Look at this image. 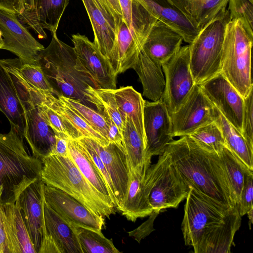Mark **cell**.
I'll use <instances>...</instances> for the list:
<instances>
[{
	"label": "cell",
	"instance_id": "7402d4cb",
	"mask_svg": "<svg viewBox=\"0 0 253 253\" xmlns=\"http://www.w3.org/2000/svg\"><path fill=\"white\" fill-rule=\"evenodd\" d=\"M44 103L62 119L70 139L87 137L102 146L109 143L64 101L48 92L44 91Z\"/></svg>",
	"mask_w": 253,
	"mask_h": 253
},
{
	"label": "cell",
	"instance_id": "f5cc1de1",
	"mask_svg": "<svg viewBox=\"0 0 253 253\" xmlns=\"http://www.w3.org/2000/svg\"><path fill=\"white\" fill-rule=\"evenodd\" d=\"M248 216L249 219V225L251 229V224L253 223V207L252 208L247 212Z\"/></svg>",
	"mask_w": 253,
	"mask_h": 253
},
{
	"label": "cell",
	"instance_id": "816d5d0a",
	"mask_svg": "<svg viewBox=\"0 0 253 253\" xmlns=\"http://www.w3.org/2000/svg\"><path fill=\"white\" fill-rule=\"evenodd\" d=\"M0 253H7L5 234L0 208Z\"/></svg>",
	"mask_w": 253,
	"mask_h": 253
},
{
	"label": "cell",
	"instance_id": "ba28073f",
	"mask_svg": "<svg viewBox=\"0 0 253 253\" xmlns=\"http://www.w3.org/2000/svg\"><path fill=\"white\" fill-rule=\"evenodd\" d=\"M0 64L10 75L23 109L26 124L24 137L32 150V155L42 161L46 157L53 155L56 137L54 131L39 112L37 88L14 70Z\"/></svg>",
	"mask_w": 253,
	"mask_h": 253
},
{
	"label": "cell",
	"instance_id": "b9f144b4",
	"mask_svg": "<svg viewBox=\"0 0 253 253\" xmlns=\"http://www.w3.org/2000/svg\"><path fill=\"white\" fill-rule=\"evenodd\" d=\"M228 5L229 20H240L253 34V0H229Z\"/></svg>",
	"mask_w": 253,
	"mask_h": 253
},
{
	"label": "cell",
	"instance_id": "30bf717a",
	"mask_svg": "<svg viewBox=\"0 0 253 253\" xmlns=\"http://www.w3.org/2000/svg\"><path fill=\"white\" fill-rule=\"evenodd\" d=\"M162 67L165 85L161 99L170 115L179 108L196 84L190 67L189 44L181 46Z\"/></svg>",
	"mask_w": 253,
	"mask_h": 253
},
{
	"label": "cell",
	"instance_id": "2e32d148",
	"mask_svg": "<svg viewBox=\"0 0 253 253\" xmlns=\"http://www.w3.org/2000/svg\"><path fill=\"white\" fill-rule=\"evenodd\" d=\"M143 123L147 154L151 157L161 155L173 140L170 115L161 99L145 100Z\"/></svg>",
	"mask_w": 253,
	"mask_h": 253
},
{
	"label": "cell",
	"instance_id": "e575fe53",
	"mask_svg": "<svg viewBox=\"0 0 253 253\" xmlns=\"http://www.w3.org/2000/svg\"><path fill=\"white\" fill-rule=\"evenodd\" d=\"M214 122L222 132L226 146L245 166L253 171V148L242 133L226 120L218 109Z\"/></svg>",
	"mask_w": 253,
	"mask_h": 253
},
{
	"label": "cell",
	"instance_id": "4316f807",
	"mask_svg": "<svg viewBox=\"0 0 253 253\" xmlns=\"http://www.w3.org/2000/svg\"><path fill=\"white\" fill-rule=\"evenodd\" d=\"M123 20L128 27L139 47L143 45L153 26L158 20L136 0H119Z\"/></svg>",
	"mask_w": 253,
	"mask_h": 253
},
{
	"label": "cell",
	"instance_id": "9c48e42d",
	"mask_svg": "<svg viewBox=\"0 0 253 253\" xmlns=\"http://www.w3.org/2000/svg\"><path fill=\"white\" fill-rule=\"evenodd\" d=\"M149 189V202L159 212L176 208L186 199L190 187L184 181L165 149L156 163L151 165L145 176Z\"/></svg>",
	"mask_w": 253,
	"mask_h": 253
},
{
	"label": "cell",
	"instance_id": "7dc6e473",
	"mask_svg": "<svg viewBox=\"0 0 253 253\" xmlns=\"http://www.w3.org/2000/svg\"><path fill=\"white\" fill-rule=\"evenodd\" d=\"M159 213L160 212L158 211H153L146 221L135 229L128 232L129 236L140 243L143 239L155 230L153 227L154 222Z\"/></svg>",
	"mask_w": 253,
	"mask_h": 253
},
{
	"label": "cell",
	"instance_id": "7c38bea8",
	"mask_svg": "<svg viewBox=\"0 0 253 253\" xmlns=\"http://www.w3.org/2000/svg\"><path fill=\"white\" fill-rule=\"evenodd\" d=\"M0 32L3 42L1 49L11 52L25 63L37 64L39 53L44 47L32 36L15 13L0 9Z\"/></svg>",
	"mask_w": 253,
	"mask_h": 253
},
{
	"label": "cell",
	"instance_id": "277c9868",
	"mask_svg": "<svg viewBox=\"0 0 253 253\" xmlns=\"http://www.w3.org/2000/svg\"><path fill=\"white\" fill-rule=\"evenodd\" d=\"M19 130L0 133V203H15L29 184L41 178L42 161L30 155Z\"/></svg>",
	"mask_w": 253,
	"mask_h": 253
},
{
	"label": "cell",
	"instance_id": "db71d44e",
	"mask_svg": "<svg viewBox=\"0 0 253 253\" xmlns=\"http://www.w3.org/2000/svg\"><path fill=\"white\" fill-rule=\"evenodd\" d=\"M3 42L1 34L0 32V49H1V48L3 46Z\"/></svg>",
	"mask_w": 253,
	"mask_h": 253
},
{
	"label": "cell",
	"instance_id": "9a60e30c",
	"mask_svg": "<svg viewBox=\"0 0 253 253\" xmlns=\"http://www.w3.org/2000/svg\"><path fill=\"white\" fill-rule=\"evenodd\" d=\"M43 194L45 202L69 223L97 231L104 226V217L94 214L63 191L44 183Z\"/></svg>",
	"mask_w": 253,
	"mask_h": 253
},
{
	"label": "cell",
	"instance_id": "4dcf8cb0",
	"mask_svg": "<svg viewBox=\"0 0 253 253\" xmlns=\"http://www.w3.org/2000/svg\"><path fill=\"white\" fill-rule=\"evenodd\" d=\"M132 69L142 84L143 95L152 101L161 99L165 85L162 66L150 59L141 49Z\"/></svg>",
	"mask_w": 253,
	"mask_h": 253
},
{
	"label": "cell",
	"instance_id": "f907efd6",
	"mask_svg": "<svg viewBox=\"0 0 253 253\" xmlns=\"http://www.w3.org/2000/svg\"><path fill=\"white\" fill-rule=\"evenodd\" d=\"M55 137L56 144L53 155L65 157H68L69 155L68 143L69 139L60 136L55 135Z\"/></svg>",
	"mask_w": 253,
	"mask_h": 253
},
{
	"label": "cell",
	"instance_id": "74e56055",
	"mask_svg": "<svg viewBox=\"0 0 253 253\" xmlns=\"http://www.w3.org/2000/svg\"><path fill=\"white\" fill-rule=\"evenodd\" d=\"M218 155L223 164L237 205L239 203L246 172L251 170L245 166L226 146L223 148Z\"/></svg>",
	"mask_w": 253,
	"mask_h": 253
},
{
	"label": "cell",
	"instance_id": "d4e9b609",
	"mask_svg": "<svg viewBox=\"0 0 253 253\" xmlns=\"http://www.w3.org/2000/svg\"><path fill=\"white\" fill-rule=\"evenodd\" d=\"M91 23L94 34L93 43L108 61L115 46L118 28L115 21L106 16L94 0H82Z\"/></svg>",
	"mask_w": 253,
	"mask_h": 253
},
{
	"label": "cell",
	"instance_id": "f546056e",
	"mask_svg": "<svg viewBox=\"0 0 253 253\" xmlns=\"http://www.w3.org/2000/svg\"><path fill=\"white\" fill-rule=\"evenodd\" d=\"M68 148L70 157L87 181L113 203L105 179L84 146L77 140L69 139Z\"/></svg>",
	"mask_w": 253,
	"mask_h": 253
},
{
	"label": "cell",
	"instance_id": "cb8c5ba5",
	"mask_svg": "<svg viewBox=\"0 0 253 253\" xmlns=\"http://www.w3.org/2000/svg\"><path fill=\"white\" fill-rule=\"evenodd\" d=\"M145 174L129 170V184L120 211L132 222L149 216L153 211L149 202V189Z\"/></svg>",
	"mask_w": 253,
	"mask_h": 253
},
{
	"label": "cell",
	"instance_id": "52a82bcc",
	"mask_svg": "<svg viewBox=\"0 0 253 253\" xmlns=\"http://www.w3.org/2000/svg\"><path fill=\"white\" fill-rule=\"evenodd\" d=\"M229 21L228 10L202 28L189 44L190 67L197 84L220 74L225 29Z\"/></svg>",
	"mask_w": 253,
	"mask_h": 253
},
{
	"label": "cell",
	"instance_id": "c3c4849f",
	"mask_svg": "<svg viewBox=\"0 0 253 253\" xmlns=\"http://www.w3.org/2000/svg\"><path fill=\"white\" fill-rule=\"evenodd\" d=\"M97 111L103 116L108 127V137L109 143H114L120 147L125 148L122 132L116 126L108 113L103 109Z\"/></svg>",
	"mask_w": 253,
	"mask_h": 253
},
{
	"label": "cell",
	"instance_id": "8d00e7d4",
	"mask_svg": "<svg viewBox=\"0 0 253 253\" xmlns=\"http://www.w3.org/2000/svg\"><path fill=\"white\" fill-rule=\"evenodd\" d=\"M85 96L94 109L106 111L122 132L126 120L118 109L112 89L95 88L89 85L85 90Z\"/></svg>",
	"mask_w": 253,
	"mask_h": 253
},
{
	"label": "cell",
	"instance_id": "f1b7e54d",
	"mask_svg": "<svg viewBox=\"0 0 253 253\" xmlns=\"http://www.w3.org/2000/svg\"><path fill=\"white\" fill-rule=\"evenodd\" d=\"M141 50L128 27L122 20L119 24L116 43L109 60L114 73L117 76L132 68Z\"/></svg>",
	"mask_w": 253,
	"mask_h": 253
},
{
	"label": "cell",
	"instance_id": "5bb4252c",
	"mask_svg": "<svg viewBox=\"0 0 253 253\" xmlns=\"http://www.w3.org/2000/svg\"><path fill=\"white\" fill-rule=\"evenodd\" d=\"M43 185L41 178L36 180L20 193L15 201L37 253L46 234Z\"/></svg>",
	"mask_w": 253,
	"mask_h": 253
},
{
	"label": "cell",
	"instance_id": "ab89813d",
	"mask_svg": "<svg viewBox=\"0 0 253 253\" xmlns=\"http://www.w3.org/2000/svg\"><path fill=\"white\" fill-rule=\"evenodd\" d=\"M187 136L210 152L219 154L226 146L222 132L214 121L199 127Z\"/></svg>",
	"mask_w": 253,
	"mask_h": 253
},
{
	"label": "cell",
	"instance_id": "8fae6325",
	"mask_svg": "<svg viewBox=\"0 0 253 253\" xmlns=\"http://www.w3.org/2000/svg\"><path fill=\"white\" fill-rule=\"evenodd\" d=\"M217 108L196 84L179 108L170 115L173 137L187 136L214 121Z\"/></svg>",
	"mask_w": 253,
	"mask_h": 253
},
{
	"label": "cell",
	"instance_id": "5b68a950",
	"mask_svg": "<svg viewBox=\"0 0 253 253\" xmlns=\"http://www.w3.org/2000/svg\"><path fill=\"white\" fill-rule=\"evenodd\" d=\"M41 179L72 196L94 214L110 218L116 211L114 204L85 179L70 156L50 155L42 160Z\"/></svg>",
	"mask_w": 253,
	"mask_h": 253
},
{
	"label": "cell",
	"instance_id": "ac0fdd59",
	"mask_svg": "<svg viewBox=\"0 0 253 253\" xmlns=\"http://www.w3.org/2000/svg\"><path fill=\"white\" fill-rule=\"evenodd\" d=\"M86 138L99 156L109 173L114 189L116 209L120 211L129 180V169L125 148L111 142L102 146L91 138Z\"/></svg>",
	"mask_w": 253,
	"mask_h": 253
},
{
	"label": "cell",
	"instance_id": "f35d334b",
	"mask_svg": "<svg viewBox=\"0 0 253 253\" xmlns=\"http://www.w3.org/2000/svg\"><path fill=\"white\" fill-rule=\"evenodd\" d=\"M0 63L14 70L26 82L36 88L54 94L52 87L38 63H25L19 58L0 59Z\"/></svg>",
	"mask_w": 253,
	"mask_h": 253
},
{
	"label": "cell",
	"instance_id": "d6a6232c",
	"mask_svg": "<svg viewBox=\"0 0 253 253\" xmlns=\"http://www.w3.org/2000/svg\"><path fill=\"white\" fill-rule=\"evenodd\" d=\"M118 109L124 120L128 119L146 142L143 123L145 100L131 86L112 89Z\"/></svg>",
	"mask_w": 253,
	"mask_h": 253
},
{
	"label": "cell",
	"instance_id": "d590c367",
	"mask_svg": "<svg viewBox=\"0 0 253 253\" xmlns=\"http://www.w3.org/2000/svg\"><path fill=\"white\" fill-rule=\"evenodd\" d=\"M71 224V223H70ZM83 253H118L112 239L105 237L101 231L85 228L71 224Z\"/></svg>",
	"mask_w": 253,
	"mask_h": 253
},
{
	"label": "cell",
	"instance_id": "44dd1931",
	"mask_svg": "<svg viewBox=\"0 0 253 253\" xmlns=\"http://www.w3.org/2000/svg\"><path fill=\"white\" fill-rule=\"evenodd\" d=\"M7 253H37L17 204L0 203Z\"/></svg>",
	"mask_w": 253,
	"mask_h": 253
},
{
	"label": "cell",
	"instance_id": "7a4b0ae2",
	"mask_svg": "<svg viewBox=\"0 0 253 253\" xmlns=\"http://www.w3.org/2000/svg\"><path fill=\"white\" fill-rule=\"evenodd\" d=\"M166 150L189 187L222 207L236 205L218 154L203 149L188 136L172 140Z\"/></svg>",
	"mask_w": 253,
	"mask_h": 253
},
{
	"label": "cell",
	"instance_id": "8992f818",
	"mask_svg": "<svg viewBox=\"0 0 253 253\" xmlns=\"http://www.w3.org/2000/svg\"><path fill=\"white\" fill-rule=\"evenodd\" d=\"M253 34L238 19L225 26L220 74L244 98L253 89L251 50Z\"/></svg>",
	"mask_w": 253,
	"mask_h": 253
},
{
	"label": "cell",
	"instance_id": "ee69618b",
	"mask_svg": "<svg viewBox=\"0 0 253 253\" xmlns=\"http://www.w3.org/2000/svg\"><path fill=\"white\" fill-rule=\"evenodd\" d=\"M253 171H246L243 187L241 193L239 203L237 205L241 216L247 214V212L253 207Z\"/></svg>",
	"mask_w": 253,
	"mask_h": 253
},
{
	"label": "cell",
	"instance_id": "4fadbf2b",
	"mask_svg": "<svg viewBox=\"0 0 253 253\" xmlns=\"http://www.w3.org/2000/svg\"><path fill=\"white\" fill-rule=\"evenodd\" d=\"M199 85L226 120L241 133L244 101L238 91L221 74Z\"/></svg>",
	"mask_w": 253,
	"mask_h": 253
},
{
	"label": "cell",
	"instance_id": "484cf974",
	"mask_svg": "<svg viewBox=\"0 0 253 253\" xmlns=\"http://www.w3.org/2000/svg\"><path fill=\"white\" fill-rule=\"evenodd\" d=\"M45 235L55 243L60 253H83L71 224L51 208L44 201Z\"/></svg>",
	"mask_w": 253,
	"mask_h": 253
},
{
	"label": "cell",
	"instance_id": "bcb514c9",
	"mask_svg": "<svg viewBox=\"0 0 253 253\" xmlns=\"http://www.w3.org/2000/svg\"><path fill=\"white\" fill-rule=\"evenodd\" d=\"M94 1L106 16L115 21L119 28L120 22L123 20L119 0H94Z\"/></svg>",
	"mask_w": 253,
	"mask_h": 253
},
{
	"label": "cell",
	"instance_id": "f6af8a7d",
	"mask_svg": "<svg viewBox=\"0 0 253 253\" xmlns=\"http://www.w3.org/2000/svg\"><path fill=\"white\" fill-rule=\"evenodd\" d=\"M77 140L86 148L92 158V160L103 176L111 193L112 202L116 208V200L115 196V191L113 183L104 164L94 148L87 141L86 137H82L77 139Z\"/></svg>",
	"mask_w": 253,
	"mask_h": 253
},
{
	"label": "cell",
	"instance_id": "60d3db41",
	"mask_svg": "<svg viewBox=\"0 0 253 253\" xmlns=\"http://www.w3.org/2000/svg\"><path fill=\"white\" fill-rule=\"evenodd\" d=\"M56 97L64 101L109 142L107 125L103 116L97 110L83 104L78 100L62 95Z\"/></svg>",
	"mask_w": 253,
	"mask_h": 253
},
{
	"label": "cell",
	"instance_id": "7bdbcfd3",
	"mask_svg": "<svg viewBox=\"0 0 253 253\" xmlns=\"http://www.w3.org/2000/svg\"><path fill=\"white\" fill-rule=\"evenodd\" d=\"M244 111L241 133L250 147L253 148V90L244 98Z\"/></svg>",
	"mask_w": 253,
	"mask_h": 253
},
{
	"label": "cell",
	"instance_id": "681fc988",
	"mask_svg": "<svg viewBox=\"0 0 253 253\" xmlns=\"http://www.w3.org/2000/svg\"><path fill=\"white\" fill-rule=\"evenodd\" d=\"M25 0H0V9L20 14L24 9Z\"/></svg>",
	"mask_w": 253,
	"mask_h": 253
},
{
	"label": "cell",
	"instance_id": "603a6c76",
	"mask_svg": "<svg viewBox=\"0 0 253 253\" xmlns=\"http://www.w3.org/2000/svg\"><path fill=\"white\" fill-rule=\"evenodd\" d=\"M158 20L172 28L190 44L201 30L196 27L170 0H136Z\"/></svg>",
	"mask_w": 253,
	"mask_h": 253
},
{
	"label": "cell",
	"instance_id": "11a10c76",
	"mask_svg": "<svg viewBox=\"0 0 253 253\" xmlns=\"http://www.w3.org/2000/svg\"><path fill=\"white\" fill-rule=\"evenodd\" d=\"M1 194V190L0 189V198Z\"/></svg>",
	"mask_w": 253,
	"mask_h": 253
},
{
	"label": "cell",
	"instance_id": "d6986e66",
	"mask_svg": "<svg viewBox=\"0 0 253 253\" xmlns=\"http://www.w3.org/2000/svg\"><path fill=\"white\" fill-rule=\"evenodd\" d=\"M34 8L17 14L19 20L32 29L41 39H46L44 30L56 33L69 0H25Z\"/></svg>",
	"mask_w": 253,
	"mask_h": 253
},
{
	"label": "cell",
	"instance_id": "836d02e7",
	"mask_svg": "<svg viewBox=\"0 0 253 253\" xmlns=\"http://www.w3.org/2000/svg\"><path fill=\"white\" fill-rule=\"evenodd\" d=\"M122 135L129 169L145 174L151 165L152 157L147 153L145 141L127 118Z\"/></svg>",
	"mask_w": 253,
	"mask_h": 253
},
{
	"label": "cell",
	"instance_id": "1f68e13d",
	"mask_svg": "<svg viewBox=\"0 0 253 253\" xmlns=\"http://www.w3.org/2000/svg\"><path fill=\"white\" fill-rule=\"evenodd\" d=\"M0 111L24 136L26 124L23 109L11 78L0 64Z\"/></svg>",
	"mask_w": 253,
	"mask_h": 253
},
{
	"label": "cell",
	"instance_id": "3957f363",
	"mask_svg": "<svg viewBox=\"0 0 253 253\" xmlns=\"http://www.w3.org/2000/svg\"><path fill=\"white\" fill-rule=\"evenodd\" d=\"M52 35L49 44L39 53L37 62L52 87L53 95L79 100L94 109L86 100L85 90L89 85L98 87L84 71L73 47L60 41L56 32Z\"/></svg>",
	"mask_w": 253,
	"mask_h": 253
},
{
	"label": "cell",
	"instance_id": "e0dca14e",
	"mask_svg": "<svg viewBox=\"0 0 253 253\" xmlns=\"http://www.w3.org/2000/svg\"><path fill=\"white\" fill-rule=\"evenodd\" d=\"M77 59L84 71L93 80L98 88H116L117 75L109 62L100 53L93 42L79 33L72 36Z\"/></svg>",
	"mask_w": 253,
	"mask_h": 253
},
{
	"label": "cell",
	"instance_id": "83f0119b",
	"mask_svg": "<svg viewBox=\"0 0 253 253\" xmlns=\"http://www.w3.org/2000/svg\"><path fill=\"white\" fill-rule=\"evenodd\" d=\"M198 29L224 14L229 0H170Z\"/></svg>",
	"mask_w": 253,
	"mask_h": 253
},
{
	"label": "cell",
	"instance_id": "6da1fadb",
	"mask_svg": "<svg viewBox=\"0 0 253 253\" xmlns=\"http://www.w3.org/2000/svg\"><path fill=\"white\" fill-rule=\"evenodd\" d=\"M236 205L219 206L192 187L186 198L181 224L185 244L195 253H228L241 224Z\"/></svg>",
	"mask_w": 253,
	"mask_h": 253
},
{
	"label": "cell",
	"instance_id": "ffe728a7",
	"mask_svg": "<svg viewBox=\"0 0 253 253\" xmlns=\"http://www.w3.org/2000/svg\"><path fill=\"white\" fill-rule=\"evenodd\" d=\"M183 41L180 34L167 24L158 20L141 49L150 59L162 66L179 50Z\"/></svg>",
	"mask_w": 253,
	"mask_h": 253
}]
</instances>
